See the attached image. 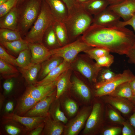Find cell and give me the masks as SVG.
<instances>
[{"mask_svg": "<svg viewBox=\"0 0 135 135\" xmlns=\"http://www.w3.org/2000/svg\"><path fill=\"white\" fill-rule=\"evenodd\" d=\"M82 38L92 47H101L110 52L126 55L135 44V35L125 27L105 26L92 24Z\"/></svg>", "mask_w": 135, "mask_h": 135, "instance_id": "obj_1", "label": "cell"}, {"mask_svg": "<svg viewBox=\"0 0 135 135\" xmlns=\"http://www.w3.org/2000/svg\"><path fill=\"white\" fill-rule=\"evenodd\" d=\"M56 21L45 0H42L37 18L24 39L29 44L42 43L45 32Z\"/></svg>", "mask_w": 135, "mask_h": 135, "instance_id": "obj_2", "label": "cell"}, {"mask_svg": "<svg viewBox=\"0 0 135 135\" xmlns=\"http://www.w3.org/2000/svg\"><path fill=\"white\" fill-rule=\"evenodd\" d=\"M93 17L83 8L82 4L70 12L64 22L70 41L82 35L92 24Z\"/></svg>", "mask_w": 135, "mask_h": 135, "instance_id": "obj_3", "label": "cell"}, {"mask_svg": "<svg viewBox=\"0 0 135 135\" xmlns=\"http://www.w3.org/2000/svg\"><path fill=\"white\" fill-rule=\"evenodd\" d=\"M42 0H25L16 7L18 30L22 37L25 36L35 22L40 12Z\"/></svg>", "mask_w": 135, "mask_h": 135, "instance_id": "obj_4", "label": "cell"}, {"mask_svg": "<svg viewBox=\"0 0 135 135\" xmlns=\"http://www.w3.org/2000/svg\"><path fill=\"white\" fill-rule=\"evenodd\" d=\"M92 47L86 43L81 36L64 46L50 50L52 56L61 58L64 60L70 63L80 52Z\"/></svg>", "mask_w": 135, "mask_h": 135, "instance_id": "obj_5", "label": "cell"}, {"mask_svg": "<svg viewBox=\"0 0 135 135\" xmlns=\"http://www.w3.org/2000/svg\"><path fill=\"white\" fill-rule=\"evenodd\" d=\"M135 78V76L130 70H125L122 73L116 74L110 80L96 88L95 95L99 97L108 95L120 84L130 82Z\"/></svg>", "mask_w": 135, "mask_h": 135, "instance_id": "obj_6", "label": "cell"}, {"mask_svg": "<svg viewBox=\"0 0 135 135\" xmlns=\"http://www.w3.org/2000/svg\"><path fill=\"white\" fill-rule=\"evenodd\" d=\"M103 115V108L101 103L99 102L95 103L86 122L82 134L92 135L97 133L102 127Z\"/></svg>", "mask_w": 135, "mask_h": 135, "instance_id": "obj_7", "label": "cell"}, {"mask_svg": "<svg viewBox=\"0 0 135 135\" xmlns=\"http://www.w3.org/2000/svg\"><path fill=\"white\" fill-rule=\"evenodd\" d=\"M92 108L90 106H86L82 108L65 127L63 134L65 135L78 134L86 123Z\"/></svg>", "mask_w": 135, "mask_h": 135, "instance_id": "obj_8", "label": "cell"}, {"mask_svg": "<svg viewBox=\"0 0 135 135\" xmlns=\"http://www.w3.org/2000/svg\"><path fill=\"white\" fill-rule=\"evenodd\" d=\"M56 90L52 94L39 101L24 116L32 117L46 116L49 114L50 107L56 99Z\"/></svg>", "mask_w": 135, "mask_h": 135, "instance_id": "obj_9", "label": "cell"}, {"mask_svg": "<svg viewBox=\"0 0 135 135\" xmlns=\"http://www.w3.org/2000/svg\"><path fill=\"white\" fill-rule=\"evenodd\" d=\"M46 117L21 116L12 112L5 114L3 116L2 118L13 120L20 123L24 126L28 132L44 122Z\"/></svg>", "mask_w": 135, "mask_h": 135, "instance_id": "obj_10", "label": "cell"}, {"mask_svg": "<svg viewBox=\"0 0 135 135\" xmlns=\"http://www.w3.org/2000/svg\"><path fill=\"white\" fill-rule=\"evenodd\" d=\"M76 68L91 83H96L98 74L102 67L89 60H79Z\"/></svg>", "mask_w": 135, "mask_h": 135, "instance_id": "obj_11", "label": "cell"}, {"mask_svg": "<svg viewBox=\"0 0 135 135\" xmlns=\"http://www.w3.org/2000/svg\"><path fill=\"white\" fill-rule=\"evenodd\" d=\"M56 88L55 81L44 85H29L24 94L40 101L52 94Z\"/></svg>", "mask_w": 135, "mask_h": 135, "instance_id": "obj_12", "label": "cell"}, {"mask_svg": "<svg viewBox=\"0 0 135 135\" xmlns=\"http://www.w3.org/2000/svg\"><path fill=\"white\" fill-rule=\"evenodd\" d=\"M120 18L114 12L107 8L94 16L92 24L105 26H116Z\"/></svg>", "mask_w": 135, "mask_h": 135, "instance_id": "obj_13", "label": "cell"}, {"mask_svg": "<svg viewBox=\"0 0 135 135\" xmlns=\"http://www.w3.org/2000/svg\"><path fill=\"white\" fill-rule=\"evenodd\" d=\"M107 8L126 21L135 13V0H124L119 4L109 5Z\"/></svg>", "mask_w": 135, "mask_h": 135, "instance_id": "obj_14", "label": "cell"}, {"mask_svg": "<svg viewBox=\"0 0 135 135\" xmlns=\"http://www.w3.org/2000/svg\"><path fill=\"white\" fill-rule=\"evenodd\" d=\"M31 55V62L41 64L52 56L50 49L43 43H29Z\"/></svg>", "mask_w": 135, "mask_h": 135, "instance_id": "obj_15", "label": "cell"}, {"mask_svg": "<svg viewBox=\"0 0 135 135\" xmlns=\"http://www.w3.org/2000/svg\"><path fill=\"white\" fill-rule=\"evenodd\" d=\"M103 96L105 102L117 109L122 114H130L134 108L132 102L128 99L107 95Z\"/></svg>", "mask_w": 135, "mask_h": 135, "instance_id": "obj_16", "label": "cell"}, {"mask_svg": "<svg viewBox=\"0 0 135 135\" xmlns=\"http://www.w3.org/2000/svg\"><path fill=\"white\" fill-rule=\"evenodd\" d=\"M56 21L64 22L69 14L68 9L62 0H45Z\"/></svg>", "mask_w": 135, "mask_h": 135, "instance_id": "obj_17", "label": "cell"}, {"mask_svg": "<svg viewBox=\"0 0 135 135\" xmlns=\"http://www.w3.org/2000/svg\"><path fill=\"white\" fill-rule=\"evenodd\" d=\"M70 63L64 60L58 66L50 71L44 78L37 81L34 85H44L55 81L62 74L69 70Z\"/></svg>", "mask_w": 135, "mask_h": 135, "instance_id": "obj_18", "label": "cell"}, {"mask_svg": "<svg viewBox=\"0 0 135 135\" xmlns=\"http://www.w3.org/2000/svg\"><path fill=\"white\" fill-rule=\"evenodd\" d=\"M44 125L41 135H60L63 133L65 126L61 122L52 119L49 114L44 119Z\"/></svg>", "mask_w": 135, "mask_h": 135, "instance_id": "obj_19", "label": "cell"}, {"mask_svg": "<svg viewBox=\"0 0 135 135\" xmlns=\"http://www.w3.org/2000/svg\"><path fill=\"white\" fill-rule=\"evenodd\" d=\"M41 68V64L31 62L24 68H18L19 72L29 85H34L37 82V76Z\"/></svg>", "mask_w": 135, "mask_h": 135, "instance_id": "obj_20", "label": "cell"}, {"mask_svg": "<svg viewBox=\"0 0 135 135\" xmlns=\"http://www.w3.org/2000/svg\"><path fill=\"white\" fill-rule=\"evenodd\" d=\"M0 28L18 30V12L17 7L13 8L8 12L0 18Z\"/></svg>", "mask_w": 135, "mask_h": 135, "instance_id": "obj_21", "label": "cell"}, {"mask_svg": "<svg viewBox=\"0 0 135 135\" xmlns=\"http://www.w3.org/2000/svg\"><path fill=\"white\" fill-rule=\"evenodd\" d=\"M39 101L24 94L18 100L13 113L24 116Z\"/></svg>", "mask_w": 135, "mask_h": 135, "instance_id": "obj_22", "label": "cell"}, {"mask_svg": "<svg viewBox=\"0 0 135 135\" xmlns=\"http://www.w3.org/2000/svg\"><path fill=\"white\" fill-rule=\"evenodd\" d=\"M71 86L76 93L82 99L86 102L90 100L91 90L89 87L80 80L76 77H74Z\"/></svg>", "mask_w": 135, "mask_h": 135, "instance_id": "obj_23", "label": "cell"}, {"mask_svg": "<svg viewBox=\"0 0 135 135\" xmlns=\"http://www.w3.org/2000/svg\"><path fill=\"white\" fill-rule=\"evenodd\" d=\"M106 0H87L82 4L84 9L92 15H96L109 5Z\"/></svg>", "mask_w": 135, "mask_h": 135, "instance_id": "obj_24", "label": "cell"}, {"mask_svg": "<svg viewBox=\"0 0 135 135\" xmlns=\"http://www.w3.org/2000/svg\"><path fill=\"white\" fill-rule=\"evenodd\" d=\"M3 120L2 124L4 129L9 135L24 134L28 132L24 126L18 122L10 120Z\"/></svg>", "mask_w": 135, "mask_h": 135, "instance_id": "obj_25", "label": "cell"}, {"mask_svg": "<svg viewBox=\"0 0 135 135\" xmlns=\"http://www.w3.org/2000/svg\"><path fill=\"white\" fill-rule=\"evenodd\" d=\"M69 70L62 74L55 81L56 88V99H59L70 86H71V82L70 80V75Z\"/></svg>", "mask_w": 135, "mask_h": 135, "instance_id": "obj_26", "label": "cell"}, {"mask_svg": "<svg viewBox=\"0 0 135 135\" xmlns=\"http://www.w3.org/2000/svg\"><path fill=\"white\" fill-rule=\"evenodd\" d=\"M64 60L62 58L52 56V57L45 60L41 64L39 79L44 78L52 70L60 64Z\"/></svg>", "mask_w": 135, "mask_h": 135, "instance_id": "obj_27", "label": "cell"}, {"mask_svg": "<svg viewBox=\"0 0 135 135\" xmlns=\"http://www.w3.org/2000/svg\"><path fill=\"white\" fill-rule=\"evenodd\" d=\"M53 26L61 46L70 43L67 30L64 22L56 20Z\"/></svg>", "mask_w": 135, "mask_h": 135, "instance_id": "obj_28", "label": "cell"}, {"mask_svg": "<svg viewBox=\"0 0 135 135\" xmlns=\"http://www.w3.org/2000/svg\"><path fill=\"white\" fill-rule=\"evenodd\" d=\"M0 42V44L4 48L15 53H19L23 50L29 49V43L22 38L12 42Z\"/></svg>", "mask_w": 135, "mask_h": 135, "instance_id": "obj_29", "label": "cell"}, {"mask_svg": "<svg viewBox=\"0 0 135 135\" xmlns=\"http://www.w3.org/2000/svg\"><path fill=\"white\" fill-rule=\"evenodd\" d=\"M19 72L14 66L0 59V73L3 78L7 80L16 78Z\"/></svg>", "mask_w": 135, "mask_h": 135, "instance_id": "obj_30", "label": "cell"}, {"mask_svg": "<svg viewBox=\"0 0 135 135\" xmlns=\"http://www.w3.org/2000/svg\"><path fill=\"white\" fill-rule=\"evenodd\" d=\"M49 114L53 120L66 124L68 119L60 109L58 99L56 98L52 104L49 110Z\"/></svg>", "mask_w": 135, "mask_h": 135, "instance_id": "obj_31", "label": "cell"}, {"mask_svg": "<svg viewBox=\"0 0 135 135\" xmlns=\"http://www.w3.org/2000/svg\"><path fill=\"white\" fill-rule=\"evenodd\" d=\"M130 82L123 83L118 86L109 95L125 98L129 100L134 96Z\"/></svg>", "mask_w": 135, "mask_h": 135, "instance_id": "obj_32", "label": "cell"}, {"mask_svg": "<svg viewBox=\"0 0 135 135\" xmlns=\"http://www.w3.org/2000/svg\"><path fill=\"white\" fill-rule=\"evenodd\" d=\"M50 26L45 32L43 38L46 47L49 48L55 47L56 48L60 47L53 26Z\"/></svg>", "mask_w": 135, "mask_h": 135, "instance_id": "obj_33", "label": "cell"}, {"mask_svg": "<svg viewBox=\"0 0 135 135\" xmlns=\"http://www.w3.org/2000/svg\"><path fill=\"white\" fill-rule=\"evenodd\" d=\"M22 39L21 34L18 31L0 28V42H10Z\"/></svg>", "mask_w": 135, "mask_h": 135, "instance_id": "obj_34", "label": "cell"}, {"mask_svg": "<svg viewBox=\"0 0 135 135\" xmlns=\"http://www.w3.org/2000/svg\"><path fill=\"white\" fill-rule=\"evenodd\" d=\"M116 74L109 68L102 67L97 76L96 82L95 86L96 88L110 80Z\"/></svg>", "mask_w": 135, "mask_h": 135, "instance_id": "obj_35", "label": "cell"}, {"mask_svg": "<svg viewBox=\"0 0 135 135\" xmlns=\"http://www.w3.org/2000/svg\"><path fill=\"white\" fill-rule=\"evenodd\" d=\"M31 55L30 49H26L20 52L15 62L16 66L21 68H25L31 63Z\"/></svg>", "mask_w": 135, "mask_h": 135, "instance_id": "obj_36", "label": "cell"}, {"mask_svg": "<svg viewBox=\"0 0 135 135\" xmlns=\"http://www.w3.org/2000/svg\"><path fill=\"white\" fill-rule=\"evenodd\" d=\"M92 59L95 60L97 58L110 54L108 50L100 47H93L84 52Z\"/></svg>", "mask_w": 135, "mask_h": 135, "instance_id": "obj_37", "label": "cell"}, {"mask_svg": "<svg viewBox=\"0 0 135 135\" xmlns=\"http://www.w3.org/2000/svg\"><path fill=\"white\" fill-rule=\"evenodd\" d=\"M95 60L98 66L109 68L114 62V57L109 54L99 57Z\"/></svg>", "mask_w": 135, "mask_h": 135, "instance_id": "obj_38", "label": "cell"}, {"mask_svg": "<svg viewBox=\"0 0 135 135\" xmlns=\"http://www.w3.org/2000/svg\"><path fill=\"white\" fill-rule=\"evenodd\" d=\"M64 106L68 115L70 116L74 115L77 112L78 108L76 103L73 100L68 99L64 102Z\"/></svg>", "mask_w": 135, "mask_h": 135, "instance_id": "obj_39", "label": "cell"}, {"mask_svg": "<svg viewBox=\"0 0 135 135\" xmlns=\"http://www.w3.org/2000/svg\"><path fill=\"white\" fill-rule=\"evenodd\" d=\"M18 0H8L0 5V18L5 15L16 6Z\"/></svg>", "mask_w": 135, "mask_h": 135, "instance_id": "obj_40", "label": "cell"}, {"mask_svg": "<svg viewBox=\"0 0 135 135\" xmlns=\"http://www.w3.org/2000/svg\"><path fill=\"white\" fill-rule=\"evenodd\" d=\"M0 59L14 66H16L15 62L16 58L8 53L4 47L0 44Z\"/></svg>", "mask_w": 135, "mask_h": 135, "instance_id": "obj_41", "label": "cell"}, {"mask_svg": "<svg viewBox=\"0 0 135 135\" xmlns=\"http://www.w3.org/2000/svg\"><path fill=\"white\" fill-rule=\"evenodd\" d=\"M108 117L110 121L114 123L122 124L125 121L118 112L112 108L109 110Z\"/></svg>", "mask_w": 135, "mask_h": 135, "instance_id": "obj_42", "label": "cell"}, {"mask_svg": "<svg viewBox=\"0 0 135 135\" xmlns=\"http://www.w3.org/2000/svg\"><path fill=\"white\" fill-rule=\"evenodd\" d=\"M122 132L121 128L119 126L110 128L105 130L102 132L103 135H118Z\"/></svg>", "mask_w": 135, "mask_h": 135, "instance_id": "obj_43", "label": "cell"}, {"mask_svg": "<svg viewBox=\"0 0 135 135\" xmlns=\"http://www.w3.org/2000/svg\"><path fill=\"white\" fill-rule=\"evenodd\" d=\"M128 25L132 27L134 31L135 35V13L130 19L127 20L120 21L118 24L117 26L125 27Z\"/></svg>", "mask_w": 135, "mask_h": 135, "instance_id": "obj_44", "label": "cell"}, {"mask_svg": "<svg viewBox=\"0 0 135 135\" xmlns=\"http://www.w3.org/2000/svg\"><path fill=\"white\" fill-rule=\"evenodd\" d=\"M123 127L122 130V135H134L135 132L128 122L124 121L122 123Z\"/></svg>", "mask_w": 135, "mask_h": 135, "instance_id": "obj_45", "label": "cell"}, {"mask_svg": "<svg viewBox=\"0 0 135 135\" xmlns=\"http://www.w3.org/2000/svg\"><path fill=\"white\" fill-rule=\"evenodd\" d=\"M66 4L68 9L69 14L72 11L80 6L82 4H78L74 0H62Z\"/></svg>", "mask_w": 135, "mask_h": 135, "instance_id": "obj_46", "label": "cell"}, {"mask_svg": "<svg viewBox=\"0 0 135 135\" xmlns=\"http://www.w3.org/2000/svg\"><path fill=\"white\" fill-rule=\"evenodd\" d=\"M44 125V122L28 132L26 135H41Z\"/></svg>", "mask_w": 135, "mask_h": 135, "instance_id": "obj_47", "label": "cell"}, {"mask_svg": "<svg viewBox=\"0 0 135 135\" xmlns=\"http://www.w3.org/2000/svg\"><path fill=\"white\" fill-rule=\"evenodd\" d=\"M14 82L12 78L6 80L4 82L3 86L5 92L8 94L10 92L14 86Z\"/></svg>", "mask_w": 135, "mask_h": 135, "instance_id": "obj_48", "label": "cell"}, {"mask_svg": "<svg viewBox=\"0 0 135 135\" xmlns=\"http://www.w3.org/2000/svg\"><path fill=\"white\" fill-rule=\"evenodd\" d=\"M128 58V62L133 64L135 67V44L129 50L126 54Z\"/></svg>", "mask_w": 135, "mask_h": 135, "instance_id": "obj_49", "label": "cell"}, {"mask_svg": "<svg viewBox=\"0 0 135 135\" xmlns=\"http://www.w3.org/2000/svg\"><path fill=\"white\" fill-rule=\"evenodd\" d=\"M14 108V104L12 101H9L6 104L5 107V110L6 112L12 111Z\"/></svg>", "mask_w": 135, "mask_h": 135, "instance_id": "obj_50", "label": "cell"}, {"mask_svg": "<svg viewBox=\"0 0 135 135\" xmlns=\"http://www.w3.org/2000/svg\"><path fill=\"white\" fill-rule=\"evenodd\" d=\"M130 121L131 125L135 128V112L130 117Z\"/></svg>", "mask_w": 135, "mask_h": 135, "instance_id": "obj_51", "label": "cell"}, {"mask_svg": "<svg viewBox=\"0 0 135 135\" xmlns=\"http://www.w3.org/2000/svg\"><path fill=\"white\" fill-rule=\"evenodd\" d=\"M109 3V5H114L119 4L124 0H106Z\"/></svg>", "mask_w": 135, "mask_h": 135, "instance_id": "obj_52", "label": "cell"}, {"mask_svg": "<svg viewBox=\"0 0 135 135\" xmlns=\"http://www.w3.org/2000/svg\"><path fill=\"white\" fill-rule=\"evenodd\" d=\"M134 95H135V78L129 82Z\"/></svg>", "mask_w": 135, "mask_h": 135, "instance_id": "obj_53", "label": "cell"}, {"mask_svg": "<svg viewBox=\"0 0 135 135\" xmlns=\"http://www.w3.org/2000/svg\"><path fill=\"white\" fill-rule=\"evenodd\" d=\"M4 100V96L1 94H0V110L2 108Z\"/></svg>", "mask_w": 135, "mask_h": 135, "instance_id": "obj_54", "label": "cell"}, {"mask_svg": "<svg viewBox=\"0 0 135 135\" xmlns=\"http://www.w3.org/2000/svg\"><path fill=\"white\" fill-rule=\"evenodd\" d=\"M128 100L135 104V95L133 96L132 98Z\"/></svg>", "mask_w": 135, "mask_h": 135, "instance_id": "obj_55", "label": "cell"}, {"mask_svg": "<svg viewBox=\"0 0 135 135\" xmlns=\"http://www.w3.org/2000/svg\"><path fill=\"white\" fill-rule=\"evenodd\" d=\"M79 4H82L86 2L87 0H74Z\"/></svg>", "mask_w": 135, "mask_h": 135, "instance_id": "obj_56", "label": "cell"}, {"mask_svg": "<svg viewBox=\"0 0 135 135\" xmlns=\"http://www.w3.org/2000/svg\"><path fill=\"white\" fill-rule=\"evenodd\" d=\"M25 0H18L17 3L16 5V7H17L19 5L22 4Z\"/></svg>", "mask_w": 135, "mask_h": 135, "instance_id": "obj_57", "label": "cell"}, {"mask_svg": "<svg viewBox=\"0 0 135 135\" xmlns=\"http://www.w3.org/2000/svg\"><path fill=\"white\" fill-rule=\"evenodd\" d=\"M8 0H0V5L4 3Z\"/></svg>", "mask_w": 135, "mask_h": 135, "instance_id": "obj_58", "label": "cell"}]
</instances>
